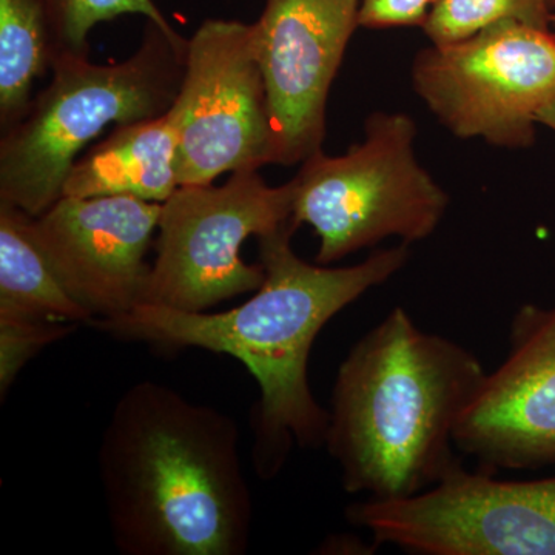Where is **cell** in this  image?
I'll return each instance as SVG.
<instances>
[{
    "instance_id": "1",
    "label": "cell",
    "mask_w": 555,
    "mask_h": 555,
    "mask_svg": "<svg viewBox=\"0 0 555 555\" xmlns=\"http://www.w3.org/2000/svg\"><path fill=\"white\" fill-rule=\"evenodd\" d=\"M294 225L259 236L264 283L254 297L219 313L138 305L130 312L91 320L90 326L127 341L199 347L240 360L257 378L261 398L251 414L254 462L269 480L295 447H324L328 411L309 385L313 343L338 312L396 276L409 261V244L379 248L349 268L310 264L295 254Z\"/></svg>"
},
{
    "instance_id": "2",
    "label": "cell",
    "mask_w": 555,
    "mask_h": 555,
    "mask_svg": "<svg viewBox=\"0 0 555 555\" xmlns=\"http://www.w3.org/2000/svg\"><path fill=\"white\" fill-rule=\"evenodd\" d=\"M100 478L124 555H243L254 502L232 416L141 382L102 436Z\"/></svg>"
},
{
    "instance_id": "3",
    "label": "cell",
    "mask_w": 555,
    "mask_h": 555,
    "mask_svg": "<svg viewBox=\"0 0 555 555\" xmlns=\"http://www.w3.org/2000/svg\"><path fill=\"white\" fill-rule=\"evenodd\" d=\"M488 372L480 358L393 308L339 364L326 447L343 489L366 499L426 491L462 465L455 427Z\"/></svg>"
},
{
    "instance_id": "4",
    "label": "cell",
    "mask_w": 555,
    "mask_h": 555,
    "mask_svg": "<svg viewBox=\"0 0 555 555\" xmlns=\"http://www.w3.org/2000/svg\"><path fill=\"white\" fill-rule=\"evenodd\" d=\"M189 39L147 21L126 61L94 64L90 54L57 53L49 86L0 139V201L36 218L64 195L83 149L109 124L169 112L184 78Z\"/></svg>"
},
{
    "instance_id": "5",
    "label": "cell",
    "mask_w": 555,
    "mask_h": 555,
    "mask_svg": "<svg viewBox=\"0 0 555 555\" xmlns=\"http://www.w3.org/2000/svg\"><path fill=\"white\" fill-rule=\"evenodd\" d=\"M415 139L416 124L406 113L375 112L363 141L345 155L321 149L302 160L291 181L292 222L315 230L318 264H334L387 238L411 246L440 228L449 196L416 158Z\"/></svg>"
},
{
    "instance_id": "6",
    "label": "cell",
    "mask_w": 555,
    "mask_h": 555,
    "mask_svg": "<svg viewBox=\"0 0 555 555\" xmlns=\"http://www.w3.org/2000/svg\"><path fill=\"white\" fill-rule=\"evenodd\" d=\"M292 211V182L273 188L258 170L230 173L222 185H179L163 203L155 264L141 305L206 312L257 292L264 268L244 261L243 244L294 225Z\"/></svg>"
},
{
    "instance_id": "7",
    "label": "cell",
    "mask_w": 555,
    "mask_h": 555,
    "mask_svg": "<svg viewBox=\"0 0 555 555\" xmlns=\"http://www.w3.org/2000/svg\"><path fill=\"white\" fill-rule=\"evenodd\" d=\"M412 87L438 122L460 139L524 150L555 100L553 28L506 21L470 38L420 51Z\"/></svg>"
},
{
    "instance_id": "8",
    "label": "cell",
    "mask_w": 555,
    "mask_h": 555,
    "mask_svg": "<svg viewBox=\"0 0 555 555\" xmlns=\"http://www.w3.org/2000/svg\"><path fill=\"white\" fill-rule=\"evenodd\" d=\"M346 518L414 555H555V477L499 480L460 465L418 494L352 503Z\"/></svg>"
},
{
    "instance_id": "9",
    "label": "cell",
    "mask_w": 555,
    "mask_h": 555,
    "mask_svg": "<svg viewBox=\"0 0 555 555\" xmlns=\"http://www.w3.org/2000/svg\"><path fill=\"white\" fill-rule=\"evenodd\" d=\"M179 185L214 184L272 166L268 93L251 24L207 20L189 39L184 78L169 109Z\"/></svg>"
},
{
    "instance_id": "10",
    "label": "cell",
    "mask_w": 555,
    "mask_h": 555,
    "mask_svg": "<svg viewBox=\"0 0 555 555\" xmlns=\"http://www.w3.org/2000/svg\"><path fill=\"white\" fill-rule=\"evenodd\" d=\"M361 0H266L251 24L268 93L272 166L301 164L323 147L327 101Z\"/></svg>"
},
{
    "instance_id": "11",
    "label": "cell",
    "mask_w": 555,
    "mask_h": 555,
    "mask_svg": "<svg viewBox=\"0 0 555 555\" xmlns=\"http://www.w3.org/2000/svg\"><path fill=\"white\" fill-rule=\"evenodd\" d=\"M454 440L492 473L555 465V305L517 310L507 356L486 374Z\"/></svg>"
},
{
    "instance_id": "12",
    "label": "cell",
    "mask_w": 555,
    "mask_h": 555,
    "mask_svg": "<svg viewBox=\"0 0 555 555\" xmlns=\"http://www.w3.org/2000/svg\"><path fill=\"white\" fill-rule=\"evenodd\" d=\"M160 211L133 196H62L33 218V232L69 295L93 317L113 318L142 302Z\"/></svg>"
},
{
    "instance_id": "13",
    "label": "cell",
    "mask_w": 555,
    "mask_h": 555,
    "mask_svg": "<svg viewBox=\"0 0 555 555\" xmlns=\"http://www.w3.org/2000/svg\"><path fill=\"white\" fill-rule=\"evenodd\" d=\"M177 152V131L169 112L120 124L79 156L65 179L62 196H133L166 203L179 188Z\"/></svg>"
},
{
    "instance_id": "14",
    "label": "cell",
    "mask_w": 555,
    "mask_h": 555,
    "mask_svg": "<svg viewBox=\"0 0 555 555\" xmlns=\"http://www.w3.org/2000/svg\"><path fill=\"white\" fill-rule=\"evenodd\" d=\"M0 318L89 324L93 313L69 295L33 232V217L0 201Z\"/></svg>"
},
{
    "instance_id": "15",
    "label": "cell",
    "mask_w": 555,
    "mask_h": 555,
    "mask_svg": "<svg viewBox=\"0 0 555 555\" xmlns=\"http://www.w3.org/2000/svg\"><path fill=\"white\" fill-rule=\"evenodd\" d=\"M57 49L39 0H0V126L25 115L36 82L51 73Z\"/></svg>"
},
{
    "instance_id": "16",
    "label": "cell",
    "mask_w": 555,
    "mask_h": 555,
    "mask_svg": "<svg viewBox=\"0 0 555 555\" xmlns=\"http://www.w3.org/2000/svg\"><path fill=\"white\" fill-rule=\"evenodd\" d=\"M553 16L551 0H434L422 28L430 43L447 46L499 22L551 28Z\"/></svg>"
},
{
    "instance_id": "17",
    "label": "cell",
    "mask_w": 555,
    "mask_h": 555,
    "mask_svg": "<svg viewBox=\"0 0 555 555\" xmlns=\"http://www.w3.org/2000/svg\"><path fill=\"white\" fill-rule=\"evenodd\" d=\"M49 21L57 53L89 54V35L98 24L134 14L177 31L155 0H39Z\"/></svg>"
},
{
    "instance_id": "18",
    "label": "cell",
    "mask_w": 555,
    "mask_h": 555,
    "mask_svg": "<svg viewBox=\"0 0 555 555\" xmlns=\"http://www.w3.org/2000/svg\"><path fill=\"white\" fill-rule=\"evenodd\" d=\"M78 324L0 318V396L5 400L25 364L43 347L72 334Z\"/></svg>"
},
{
    "instance_id": "19",
    "label": "cell",
    "mask_w": 555,
    "mask_h": 555,
    "mask_svg": "<svg viewBox=\"0 0 555 555\" xmlns=\"http://www.w3.org/2000/svg\"><path fill=\"white\" fill-rule=\"evenodd\" d=\"M434 0H361L360 27H423Z\"/></svg>"
},
{
    "instance_id": "20",
    "label": "cell",
    "mask_w": 555,
    "mask_h": 555,
    "mask_svg": "<svg viewBox=\"0 0 555 555\" xmlns=\"http://www.w3.org/2000/svg\"><path fill=\"white\" fill-rule=\"evenodd\" d=\"M539 126L546 127L547 130L555 133V100L543 107L539 115Z\"/></svg>"
},
{
    "instance_id": "21",
    "label": "cell",
    "mask_w": 555,
    "mask_h": 555,
    "mask_svg": "<svg viewBox=\"0 0 555 555\" xmlns=\"http://www.w3.org/2000/svg\"><path fill=\"white\" fill-rule=\"evenodd\" d=\"M551 28H553V31L555 33V11H554L553 24H551Z\"/></svg>"
},
{
    "instance_id": "22",
    "label": "cell",
    "mask_w": 555,
    "mask_h": 555,
    "mask_svg": "<svg viewBox=\"0 0 555 555\" xmlns=\"http://www.w3.org/2000/svg\"><path fill=\"white\" fill-rule=\"evenodd\" d=\"M551 5H553V9L555 11V0H551Z\"/></svg>"
}]
</instances>
